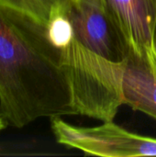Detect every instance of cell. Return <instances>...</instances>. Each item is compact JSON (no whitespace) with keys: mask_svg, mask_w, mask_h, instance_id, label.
<instances>
[{"mask_svg":"<svg viewBox=\"0 0 156 157\" xmlns=\"http://www.w3.org/2000/svg\"><path fill=\"white\" fill-rule=\"evenodd\" d=\"M6 126V122H5V121L3 120V118H2V116L0 115V132L5 129V127Z\"/></svg>","mask_w":156,"mask_h":157,"instance_id":"9","label":"cell"},{"mask_svg":"<svg viewBox=\"0 0 156 157\" xmlns=\"http://www.w3.org/2000/svg\"><path fill=\"white\" fill-rule=\"evenodd\" d=\"M73 114L60 50L46 27L0 5V115L23 128L44 117Z\"/></svg>","mask_w":156,"mask_h":157,"instance_id":"1","label":"cell"},{"mask_svg":"<svg viewBox=\"0 0 156 157\" xmlns=\"http://www.w3.org/2000/svg\"><path fill=\"white\" fill-rule=\"evenodd\" d=\"M124 103L156 120V76L144 60L130 52L123 80Z\"/></svg>","mask_w":156,"mask_h":157,"instance_id":"6","label":"cell"},{"mask_svg":"<svg viewBox=\"0 0 156 157\" xmlns=\"http://www.w3.org/2000/svg\"><path fill=\"white\" fill-rule=\"evenodd\" d=\"M51 127L58 144L87 155L156 156V139L131 132L112 121L97 127H78L52 117Z\"/></svg>","mask_w":156,"mask_h":157,"instance_id":"3","label":"cell"},{"mask_svg":"<svg viewBox=\"0 0 156 157\" xmlns=\"http://www.w3.org/2000/svg\"><path fill=\"white\" fill-rule=\"evenodd\" d=\"M154 51H155V67H154V70L153 71V74L156 76V29L155 34H154Z\"/></svg>","mask_w":156,"mask_h":157,"instance_id":"10","label":"cell"},{"mask_svg":"<svg viewBox=\"0 0 156 157\" xmlns=\"http://www.w3.org/2000/svg\"><path fill=\"white\" fill-rule=\"evenodd\" d=\"M130 52L155 67L156 0H106Z\"/></svg>","mask_w":156,"mask_h":157,"instance_id":"5","label":"cell"},{"mask_svg":"<svg viewBox=\"0 0 156 157\" xmlns=\"http://www.w3.org/2000/svg\"><path fill=\"white\" fill-rule=\"evenodd\" d=\"M68 0H0V5L20 12L46 27L51 15L64 7Z\"/></svg>","mask_w":156,"mask_h":157,"instance_id":"7","label":"cell"},{"mask_svg":"<svg viewBox=\"0 0 156 157\" xmlns=\"http://www.w3.org/2000/svg\"><path fill=\"white\" fill-rule=\"evenodd\" d=\"M73 114L112 121L124 103L126 60L111 61L79 42L75 37L60 51Z\"/></svg>","mask_w":156,"mask_h":157,"instance_id":"2","label":"cell"},{"mask_svg":"<svg viewBox=\"0 0 156 157\" xmlns=\"http://www.w3.org/2000/svg\"><path fill=\"white\" fill-rule=\"evenodd\" d=\"M75 39L89 50L114 62L127 59L130 49L106 0H68L64 6Z\"/></svg>","mask_w":156,"mask_h":157,"instance_id":"4","label":"cell"},{"mask_svg":"<svg viewBox=\"0 0 156 157\" xmlns=\"http://www.w3.org/2000/svg\"><path fill=\"white\" fill-rule=\"evenodd\" d=\"M47 37L51 45L57 50L67 47L74 38V28L64 14V7L55 10L46 25Z\"/></svg>","mask_w":156,"mask_h":157,"instance_id":"8","label":"cell"}]
</instances>
